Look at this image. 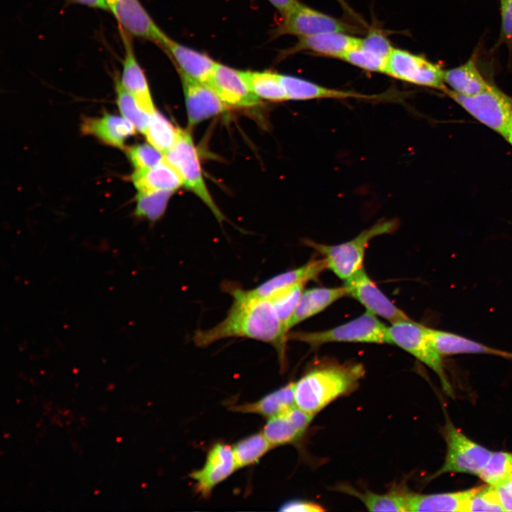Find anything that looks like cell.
I'll use <instances>...</instances> for the list:
<instances>
[{"label":"cell","mask_w":512,"mask_h":512,"mask_svg":"<svg viewBox=\"0 0 512 512\" xmlns=\"http://www.w3.org/2000/svg\"><path fill=\"white\" fill-rule=\"evenodd\" d=\"M225 290L233 298L226 316L207 329H198L193 341L198 347H207L221 339L246 338L272 345L277 352L281 366L285 363L289 331L279 321L270 301L233 284Z\"/></svg>","instance_id":"6da1fadb"},{"label":"cell","mask_w":512,"mask_h":512,"mask_svg":"<svg viewBox=\"0 0 512 512\" xmlns=\"http://www.w3.org/2000/svg\"><path fill=\"white\" fill-rule=\"evenodd\" d=\"M364 374L359 363L317 365L294 383L295 404L315 415L334 400L352 393Z\"/></svg>","instance_id":"7a4b0ae2"},{"label":"cell","mask_w":512,"mask_h":512,"mask_svg":"<svg viewBox=\"0 0 512 512\" xmlns=\"http://www.w3.org/2000/svg\"><path fill=\"white\" fill-rule=\"evenodd\" d=\"M398 226V223L394 219L380 220L341 244L329 245L310 240H305V244L323 256L327 269L345 280L363 267L366 249L370 241L379 235L393 233Z\"/></svg>","instance_id":"3957f363"},{"label":"cell","mask_w":512,"mask_h":512,"mask_svg":"<svg viewBox=\"0 0 512 512\" xmlns=\"http://www.w3.org/2000/svg\"><path fill=\"white\" fill-rule=\"evenodd\" d=\"M289 339L306 343L311 347L332 342L391 344L388 326L368 311L353 320L329 329L289 332Z\"/></svg>","instance_id":"277c9868"},{"label":"cell","mask_w":512,"mask_h":512,"mask_svg":"<svg viewBox=\"0 0 512 512\" xmlns=\"http://www.w3.org/2000/svg\"><path fill=\"white\" fill-rule=\"evenodd\" d=\"M164 155V160L180 176L183 186L193 192L209 208L218 222H223L225 216L207 188L198 152L190 133L179 128L176 143Z\"/></svg>","instance_id":"5b68a950"},{"label":"cell","mask_w":512,"mask_h":512,"mask_svg":"<svg viewBox=\"0 0 512 512\" xmlns=\"http://www.w3.org/2000/svg\"><path fill=\"white\" fill-rule=\"evenodd\" d=\"M427 327L411 319L392 323L388 326L391 344L402 348L431 368L438 375L444 390L452 395L442 356L430 341Z\"/></svg>","instance_id":"8992f818"},{"label":"cell","mask_w":512,"mask_h":512,"mask_svg":"<svg viewBox=\"0 0 512 512\" xmlns=\"http://www.w3.org/2000/svg\"><path fill=\"white\" fill-rule=\"evenodd\" d=\"M446 93L476 120L505 137L512 122V98L496 87L472 96Z\"/></svg>","instance_id":"52a82bcc"},{"label":"cell","mask_w":512,"mask_h":512,"mask_svg":"<svg viewBox=\"0 0 512 512\" xmlns=\"http://www.w3.org/2000/svg\"><path fill=\"white\" fill-rule=\"evenodd\" d=\"M444 438L447 446L444 463L430 479L448 472L479 475L493 453L468 438L450 422L445 426Z\"/></svg>","instance_id":"ba28073f"},{"label":"cell","mask_w":512,"mask_h":512,"mask_svg":"<svg viewBox=\"0 0 512 512\" xmlns=\"http://www.w3.org/2000/svg\"><path fill=\"white\" fill-rule=\"evenodd\" d=\"M444 71L423 56L394 48L387 59L383 73L409 83L446 92L448 89L444 82Z\"/></svg>","instance_id":"9c48e42d"},{"label":"cell","mask_w":512,"mask_h":512,"mask_svg":"<svg viewBox=\"0 0 512 512\" xmlns=\"http://www.w3.org/2000/svg\"><path fill=\"white\" fill-rule=\"evenodd\" d=\"M326 32L353 34L359 32V28L299 2L283 16L274 34L277 36L294 35L300 38Z\"/></svg>","instance_id":"30bf717a"},{"label":"cell","mask_w":512,"mask_h":512,"mask_svg":"<svg viewBox=\"0 0 512 512\" xmlns=\"http://www.w3.org/2000/svg\"><path fill=\"white\" fill-rule=\"evenodd\" d=\"M347 296L363 305L366 311L382 317L391 324L410 318L378 287L363 267L344 280Z\"/></svg>","instance_id":"8fae6325"},{"label":"cell","mask_w":512,"mask_h":512,"mask_svg":"<svg viewBox=\"0 0 512 512\" xmlns=\"http://www.w3.org/2000/svg\"><path fill=\"white\" fill-rule=\"evenodd\" d=\"M107 10L131 36L143 38L161 48L168 36L156 24L139 0H105Z\"/></svg>","instance_id":"7c38bea8"},{"label":"cell","mask_w":512,"mask_h":512,"mask_svg":"<svg viewBox=\"0 0 512 512\" xmlns=\"http://www.w3.org/2000/svg\"><path fill=\"white\" fill-rule=\"evenodd\" d=\"M238 469L233 447L218 442L209 449L203 466L190 474L194 481L196 491L202 497L207 498L214 488L228 478Z\"/></svg>","instance_id":"4fadbf2b"},{"label":"cell","mask_w":512,"mask_h":512,"mask_svg":"<svg viewBox=\"0 0 512 512\" xmlns=\"http://www.w3.org/2000/svg\"><path fill=\"white\" fill-rule=\"evenodd\" d=\"M178 71L182 82L190 127L226 110L227 105L210 87L191 78L181 71Z\"/></svg>","instance_id":"5bb4252c"},{"label":"cell","mask_w":512,"mask_h":512,"mask_svg":"<svg viewBox=\"0 0 512 512\" xmlns=\"http://www.w3.org/2000/svg\"><path fill=\"white\" fill-rule=\"evenodd\" d=\"M220 100L230 106L249 107L260 103L241 70L217 63L209 84Z\"/></svg>","instance_id":"9a60e30c"},{"label":"cell","mask_w":512,"mask_h":512,"mask_svg":"<svg viewBox=\"0 0 512 512\" xmlns=\"http://www.w3.org/2000/svg\"><path fill=\"white\" fill-rule=\"evenodd\" d=\"M314 416L294 405L268 418L262 432L274 447L291 444L304 434Z\"/></svg>","instance_id":"2e32d148"},{"label":"cell","mask_w":512,"mask_h":512,"mask_svg":"<svg viewBox=\"0 0 512 512\" xmlns=\"http://www.w3.org/2000/svg\"><path fill=\"white\" fill-rule=\"evenodd\" d=\"M124 55L120 82L135 98L139 107L151 114L156 111L146 78L137 59L130 35L119 28Z\"/></svg>","instance_id":"e0dca14e"},{"label":"cell","mask_w":512,"mask_h":512,"mask_svg":"<svg viewBox=\"0 0 512 512\" xmlns=\"http://www.w3.org/2000/svg\"><path fill=\"white\" fill-rule=\"evenodd\" d=\"M361 38L343 32H326L300 37L298 42L283 52L287 56L300 51L341 58L349 50L360 46Z\"/></svg>","instance_id":"ac0fdd59"},{"label":"cell","mask_w":512,"mask_h":512,"mask_svg":"<svg viewBox=\"0 0 512 512\" xmlns=\"http://www.w3.org/2000/svg\"><path fill=\"white\" fill-rule=\"evenodd\" d=\"M161 48L177 64L178 70L209 86L217 62L208 55L186 47L169 37Z\"/></svg>","instance_id":"d6986e66"},{"label":"cell","mask_w":512,"mask_h":512,"mask_svg":"<svg viewBox=\"0 0 512 512\" xmlns=\"http://www.w3.org/2000/svg\"><path fill=\"white\" fill-rule=\"evenodd\" d=\"M433 346L442 356L488 354L512 358V352L491 347L456 333L427 327Z\"/></svg>","instance_id":"ffe728a7"},{"label":"cell","mask_w":512,"mask_h":512,"mask_svg":"<svg viewBox=\"0 0 512 512\" xmlns=\"http://www.w3.org/2000/svg\"><path fill=\"white\" fill-rule=\"evenodd\" d=\"M81 130L85 134L94 136L108 145L123 148L125 140L135 133L136 129L123 117L105 114L101 117L85 118Z\"/></svg>","instance_id":"44dd1931"},{"label":"cell","mask_w":512,"mask_h":512,"mask_svg":"<svg viewBox=\"0 0 512 512\" xmlns=\"http://www.w3.org/2000/svg\"><path fill=\"white\" fill-rule=\"evenodd\" d=\"M280 80L287 92V100H306L326 98L373 100L380 97L377 95L329 88L292 75L280 74Z\"/></svg>","instance_id":"7402d4cb"},{"label":"cell","mask_w":512,"mask_h":512,"mask_svg":"<svg viewBox=\"0 0 512 512\" xmlns=\"http://www.w3.org/2000/svg\"><path fill=\"white\" fill-rule=\"evenodd\" d=\"M335 489L357 498L370 511L409 512L410 491L404 486L393 487L383 494L368 490L361 491L348 484H340Z\"/></svg>","instance_id":"603a6c76"},{"label":"cell","mask_w":512,"mask_h":512,"mask_svg":"<svg viewBox=\"0 0 512 512\" xmlns=\"http://www.w3.org/2000/svg\"><path fill=\"white\" fill-rule=\"evenodd\" d=\"M325 269L327 268L324 258L311 260L299 267L273 276L251 290L258 296L268 297L286 287L301 283L306 284L317 278Z\"/></svg>","instance_id":"cb8c5ba5"},{"label":"cell","mask_w":512,"mask_h":512,"mask_svg":"<svg viewBox=\"0 0 512 512\" xmlns=\"http://www.w3.org/2000/svg\"><path fill=\"white\" fill-rule=\"evenodd\" d=\"M479 487L469 490L432 494H409V511H462L466 512L470 498Z\"/></svg>","instance_id":"d4e9b609"},{"label":"cell","mask_w":512,"mask_h":512,"mask_svg":"<svg viewBox=\"0 0 512 512\" xmlns=\"http://www.w3.org/2000/svg\"><path fill=\"white\" fill-rule=\"evenodd\" d=\"M347 295L346 287H314L304 290L291 319L290 329L321 312L336 301Z\"/></svg>","instance_id":"484cf974"},{"label":"cell","mask_w":512,"mask_h":512,"mask_svg":"<svg viewBox=\"0 0 512 512\" xmlns=\"http://www.w3.org/2000/svg\"><path fill=\"white\" fill-rule=\"evenodd\" d=\"M476 54L464 64L444 71V82L450 90L465 96H472L491 88L480 73Z\"/></svg>","instance_id":"4316f807"},{"label":"cell","mask_w":512,"mask_h":512,"mask_svg":"<svg viewBox=\"0 0 512 512\" xmlns=\"http://www.w3.org/2000/svg\"><path fill=\"white\" fill-rule=\"evenodd\" d=\"M131 178L139 192H174L183 185L178 174L165 160L151 168L135 169Z\"/></svg>","instance_id":"83f0119b"},{"label":"cell","mask_w":512,"mask_h":512,"mask_svg":"<svg viewBox=\"0 0 512 512\" xmlns=\"http://www.w3.org/2000/svg\"><path fill=\"white\" fill-rule=\"evenodd\" d=\"M294 405V383L292 382L257 401L235 405L230 409L241 413L256 414L268 419Z\"/></svg>","instance_id":"f1b7e54d"},{"label":"cell","mask_w":512,"mask_h":512,"mask_svg":"<svg viewBox=\"0 0 512 512\" xmlns=\"http://www.w3.org/2000/svg\"><path fill=\"white\" fill-rule=\"evenodd\" d=\"M242 75L252 92L259 98L279 102L287 100L280 74L265 71H243Z\"/></svg>","instance_id":"f546056e"},{"label":"cell","mask_w":512,"mask_h":512,"mask_svg":"<svg viewBox=\"0 0 512 512\" xmlns=\"http://www.w3.org/2000/svg\"><path fill=\"white\" fill-rule=\"evenodd\" d=\"M178 130L179 127H175L162 114L156 110L151 114L144 134L148 142L164 154L176 143Z\"/></svg>","instance_id":"4dcf8cb0"},{"label":"cell","mask_w":512,"mask_h":512,"mask_svg":"<svg viewBox=\"0 0 512 512\" xmlns=\"http://www.w3.org/2000/svg\"><path fill=\"white\" fill-rule=\"evenodd\" d=\"M273 447L262 432L240 439L233 446L238 469L257 463Z\"/></svg>","instance_id":"1f68e13d"},{"label":"cell","mask_w":512,"mask_h":512,"mask_svg":"<svg viewBox=\"0 0 512 512\" xmlns=\"http://www.w3.org/2000/svg\"><path fill=\"white\" fill-rule=\"evenodd\" d=\"M305 284L301 283L279 290L267 297L279 321L289 332V324L296 310Z\"/></svg>","instance_id":"d6a6232c"},{"label":"cell","mask_w":512,"mask_h":512,"mask_svg":"<svg viewBox=\"0 0 512 512\" xmlns=\"http://www.w3.org/2000/svg\"><path fill=\"white\" fill-rule=\"evenodd\" d=\"M173 193L171 191L139 192L134 215L150 222L158 220L164 214Z\"/></svg>","instance_id":"836d02e7"},{"label":"cell","mask_w":512,"mask_h":512,"mask_svg":"<svg viewBox=\"0 0 512 512\" xmlns=\"http://www.w3.org/2000/svg\"><path fill=\"white\" fill-rule=\"evenodd\" d=\"M115 89L117 102L122 117L129 121L136 130L144 134L151 118V114L143 110L133 95L122 85L119 80H116Z\"/></svg>","instance_id":"e575fe53"},{"label":"cell","mask_w":512,"mask_h":512,"mask_svg":"<svg viewBox=\"0 0 512 512\" xmlns=\"http://www.w3.org/2000/svg\"><path fill=\"white\" fill-rule=\"evenodd\" d=\"M490 485L501 484L512 476V453L493 452L486 466L479 474Z\"/></svg>","instance_id":"d590c367"},{"label":"cell","mask_w":512,"mask_h":512,"mask_svg":"<svg viewBox=\"0 0 512 512\" xmlns=\"http://www.w3.org/2000/svg\"><path fill=\"white\" fill-rule=\"evenodd\" d=\"M341 59L365 70L384 73L388 58L358 46L345 53Z\"/></svg>","instance_id":"8d00e7d4"},{"label":"cell","mask_w":512,"mask_h":512,"mask_svg":"<svg viewBox=\"0 0 512 512\" xmlns=\"http://www.w3.org/2000/svg\"><path fill=\"white\" fill-rule=\"evenodd\" d=\"M466 511H504L495 486L479 487L469 500Z\"/></svg>","instance_id":"74e56055"},{"label":"cell","mask_w":512,"mask_h":512,"mask_svg":"<svg viewBox=\"0 0 512 512\" xmlns=\"http://www.w3.org/2000/svg\"><path fill=\"white\" fill-rule=\"evenodd\" d=\"M127 155L135 169L155 166L164 161V155L152 145L142 144L127 149Z\"/></svg>","instance_id":"f35d334b"},{"label":"cell","mask_w":512,"mask_h":512,"mask_svg":"<svg viewBox=\"0 0 512 512\" xmlns=\"http://www.w3.org/2000/svg\"><path fill=\"white\" fill-rule=\"evenodd\" d=\"M361 48L388 58L394 48L387 37L378 30H371L361 38Z\"/></svg>","instance_id":"ab89813d"},{"label":"cell","mask_w":512,"mask_h":512,"mask_svg":"<svg viewBox=\"0 0 512 512\" xmlns=\"http://www.w3.org/2000/svg\"><path fill=\"white\" fill-rule=\"evenodd\" d=\"M501 16V37L512 44V0H500Z\"/></svg>","instance_id":"60d3db41"},{"label":"cell","mask_w":512,"mask_h":512,"mask_svg":"<svg viewBox=\"0 0 512 512\" xmlns=\"http://www.w3.org/2000/svg\"><path fill=\"white\" fill-rule=\"evenodd\" d=\"M279 510L290 512H321L325 509L321 505L314 501L292 499L284 503Z\"/></svg>","instance_id":"b9f144b4"},{"label":"cell","mask_w":512,"mask_h":512,"mask_svg":"<svg viewBox=\"0 0 512 512\" xmlns=\"http://www.w3.org/2000/svg\"><path fill=\"white\" fill-rule=\"evenodd\" d=\"M494 486L496 489L504 511H512V493L502 484Z\"/></svg>","instance_id":"7bdbcfd3"},{"label":"cell","mask_w":512,"mask_h":512,"mask_svg":"<svg viewBox=\"0 0 512 512\" xmlns=\"http://www.w3.org/2000/svg\"><path fill=\"white\" fill-rule=\"evenodd\" d=\"M284 16L299 1L298 0H268Z\"/></svg>","instance_id":"ee69618b"},{"label":"cell","mask_w":512,"mask_h":512,"mask_svg":"<svg viewBox=\"0 0 512 512\" xmlns=\"http://www.w3.org/2000/svg\"><path fill=\"white\" fill-rule=\"evenodd\" d=\"M68 2L80 4L90 8L101 10H107L105 0H67Z\"/></svg>","instance_id":"f6af8a7d"},{"label":"cell","mask_w":512,"mask_h":512,"mask_svg":"<svg viewBox=\"0 0 512 512\" xmlns=\"http://www.w3.org/2000/svg\"><path fill=\"white\" fill-rule=\"evenodd\" d=\"M336 1L339 3V4L342 7V9L345 11V12L347 14L351 15L354 18H356L358 21L361 20V18L359 17H358L356 14L352 10V9L348 6V4L346 3V1L345 0H336Z\"/></svg>","instance_id":"bcb514c9"},{"label":"cell","mask_w":512,"mask_h":512,"mask_svg":"<svg viewBox=\"0 0 512 512\" xmlns=\"http://www.w3.org/2000/svg\"><path fill=\"white\" fill-rule=\"evenodd\" d=\"M498 484L503 485L508 490H509L512 493V476Z\"/></svg>","instance_id":"7dc6e473"},{"label":"cell","mask_w":512,"mask_h":512,"mask_svg":"<svg viewBox=\"0 0 512 512\" xmlns=\"http://www.w3.org/2000/svg\"><path fill=\"white\" fill-rule=\"evenodd\" d=\"M504 138L512 146V122L508 129L507 133Z\"/></svg>","instance_id":"c3c4849f"},{"label":"cell","mask_w":512,"mask_h":512,"mask_svg":"<svg viewBox=\"0 0 512 512\" xmlns=\"http://www.w3.org/2000/svg\"><path fill=\"white\" fill-rule=\"evenodd\" d=\"M114 386L113 385H110L108 389H113Z\"/></svg>","instance_id":"681fc988"},{"label":"cell","mask_w":512,"mask_h":512,"mask_svg":"<svg viewBox=\"0 0 512 512\" xmlns=\"http://www.w3.org/2000/svg\"><path fill=\"white\" fill-rule=\"evenodd\" d=\"M121 439H122V437H117V442H120V441H121Z\"/></svg>","instance_id":"f907efd6"},{"label":"cell","mask_w":512,"mask_h":512,"mask_svg":"<svg viewBox=\"0 0 512 512\" xmlns=\"http://www.w3.org/2000/svg\"><path fill=\"white\" fill-rule=\"evenodd\" d=\"M98 493H99V491H95V494H98Z\"/></svg>","instance_id":"816d5d0a"}]
</instances>
